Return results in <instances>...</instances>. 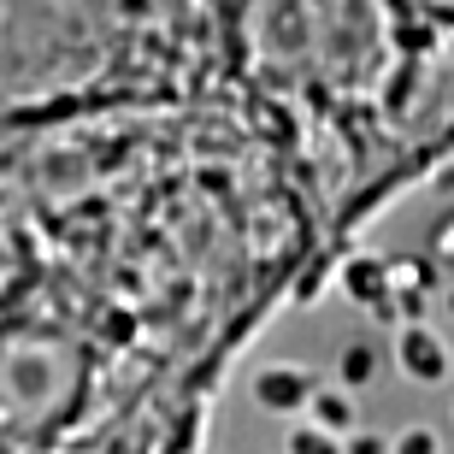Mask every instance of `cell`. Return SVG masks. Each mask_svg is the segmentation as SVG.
I'll use <instances>...</instances> for the list:
<instances>
[{"mask_svg": "<svg viewBox=\"0 0 454 454\" xmlns=\"http://www.w3.org/2000/svg\"><path fill=\"white\" fill-rule=\"evenodd\" d=\"M307 402H313V419H319V431H331V437H337V431H354V402L342 395V389H313Z\"/></svg>", "mask_w": 454, "mask_h": 454, "instance_id": "3", "label": "cell"}, {"mask_svg": "<svg viewBox=\"0 0 454 454\" xmlns=\"http://www.w3.org/2000/svg\"><path fill=\"white\" fill-rule=\"evenodd\" d=\"M348 289L360 295V301L384 307V301H378V295H384V266H378V260H354V266H348Z\"/></svg>", "mask_w": 454, "mask_h": 454, "instance_id": "4", "label": "cell"}, {"mask_svg": "<svg viewBox=\"0 0 454 454\" xmlns=\"http://www.w3.org/2000/svg\"><path fill=\"white\" fill-rule=\"evenodd\" d=\"M442 307H449V313H454V289H449V295H442Z\"/></svg>", "mask_w": 454, "mask_h": 454, "instance_id": "9", "label": "cell"}, {"mask_svg": "<svg viewBox=\"0 0 454 454\" xmlns=\"http://www.w3.org/2000/svg\"><path fill=\"white\" fill-rule=\"evenodd\" d=\"M307 395H313V378H307V372L278 366V372L260 378V402L266 407H295V402H307Z\"/></svg>", "mask_w": 454, "mask_h": 454, "instance_id": "2", "label": "cell"}, {"mask_svg": "<svg viewBox=\"0 0 454 454\" xmlns=\"http://www.w3.org/2000/svg\"><path fill=\"white\" fill-rule=\"evenodd\" d=\"M395 360H402V372L407 378H419V384H442L449 378V342L431 331V325H402V337H395Z\"/></svg>", "mask_w": 454, "mask_h": 454, "instance_id": "1", "label": "cell"}, {"mask_svg": "<svg viewBox=\"0 0 454 454\" xmlns=\"http://www.w3.org/2000/svg\"><path fill=\"white\" fill-rule=\"evenodd\" d=\"M372 372H378V348L372 342H348L342 348V384H372Z\"/></svg>", "mask_w": 454, "mask_h": 454, "instance_id": "5", "label": "cell"}, {"mask_svg": "<svg viewBox=\"0 0 454 454\" xmlns=\"http://www.w3.org/2000/svg\"><path fill=\"white\" fill-rule=\"evenodd\" d=\"M389 454H442V442H437V431H425V425H413L402 442H389Z\"/></svg>", "mask_w": 454, "mask_h": 454, "instance_id": "7", "label": "cell"}, {"mask_svg": "<svg viewBox=\"0 0 454 454\" xmlns=\"http://www.w3.org/2000/svg\"><path fill=\"white\" fill-rule=\"evenodd\" d=\"M289 454H342V449H337V437H331V431L307 425V431H295V437H289Z\"/></svg>", "mask_w": 454, "mask_h": 454, "instance_id": "6", "label": "cell"}, {"mask_svg": "<svg viewBox=\"0 0 454 454\" xmlns=\"http://www.w3.org/2000/svg\"><path fill=\"white\" fill-rule=\"evenodd\" d=\"M348 454H389V442L366 431V437H354V442H348Z\"/></svg>", "mask_w": 454, "mask_h": 454, "instance_id": "8", "label": "cell"}]
</instances>
